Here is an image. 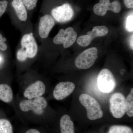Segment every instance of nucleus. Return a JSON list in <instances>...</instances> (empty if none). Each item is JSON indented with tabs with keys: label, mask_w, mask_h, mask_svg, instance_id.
<instances>
[{
	"label": "nucleus",
	"mask_w": 133,
	"mask_h": 133,
	"mask_svg": "<svg viewBox=\"0 0 133 133\" xmlns=\"http://www.w3.org/2000/svg\"><path fill=\"white\" fill-rule=\"evenodd\" d=\"M22 48L17 52V58L19 61L23 62L29 58L36 56L38 51V46L35 37L31 34L23 35L21 41Z\"/></svg>",
	"instance_id": "f257e3e1"
},
{
	"label": "nucleus",
	"mask_w": 133,
	"mask_h": 133,
	"mask_svg": "<svg viewBox=\"0 0 133 133\" xmlns=\"http://www.w3.org/2000/svg\"><path fill=\"white\" fill-rule=\"evenodd\" d=\"M79 99L86 109L89 119L94 121L102 118L103 111L99 103L95 98L88 94H83L80 95Z\"/></svg>",
	"instance_id": "f03ea898"
},
{
	"label": "nucleus",
	"mask_w": 133,
	"mask_h": 133,
	"mask_svg": "<svg viewBox=\"0 0 133 133\" xmlns=\"http://www.w3.org/2000/svg\"><path fill=\"white\" fill-rule=\"evenodd\" d=\"M19 108L23 112L32 111L37 115H42L44 109L48 105V102L43 97H40L22 101L19 103Z\"/></svg>",
	"instance_id": "7ed1b4c3"
},
{
	"label": "nucleus",
	"mask_w": 133,
	"mask_h": 133,
	"mask_svg": "<svg viewBox=\"0 0 133 133\" xmlns=\"http://www.w3.org/2000/svg\"><path fill=\"white\" fill-rule=\"evenodd\" d=\"M98 57L97 48H89L79 55L75 61V65L79 69H89L94 64Z\"/></svg>",
	"instance_id": "20e7f679"
},
{
	"label": "nucleus",
	"mask_w": 133,
	"mask_h": 133,
	"mask_svg": "<svg viewBox=\"0 0 133 133\" xmlns=\"http://www.w3.org/2000/svg\"><path fill=\"white\" fill-rule=\"evenodd\" d=\"M98 85L100 91L104 93L111 92L116 86V79L111 71L104 69L98 77Z\"/></svg>",
	"instance_id": "39448f33"
},
{
	"label": "nucleus",
	"mask_w": 133,
	"mask_h": 133,
	"mask_svg": "<svg viewBox=\"0 0 133 133\" xmlns=\"http://www.w3.org/2000/svg\"><path fill=\"white\" fill-rule=\"evenodd\" d=\"M110 111L115 118H122L126 112V99L120 92L113 94L110 99Z\"/></svg>",
	"instance_id": "423d86ee"
},
{
	"label": "nucleus",
	"mask_w": 133,
	"mask_h": 133,
	"mask_svg": "<svg viewBox=\"0 0 133 133\" xmlns=\"http://www.w3.org/2000/svg\"><path fill=\"white\" fill-rule=\"evenodd\" d=\"M77 35L74 29L71 27L65 30L61 29L53 39V42L56 44H63L65 49L71 46L75 42Z\"/></svg>",
	"instance_id": "0eeeda50"
},
{
	"label": "nucleus",
	"mask_w": 133,
	"mask_h": 133,
	"mask_svg": "<svg viewBox=\"0 0 133 133\" xmlns=\"http://www.w3.org/2000/svg\"><path fill=\"white\" fill-rule=\"evenodd\" d=\"M121 9V5L118 0L111 2L110 0H99V2L94 5L93 11L94 13L99 16H105L108 10L115 13H119Z\"/></svg>",
	"instance_id": "6e6552de"
},
{
	"label": "nucleus",
	"mask_w": 133,
	"mask_h": 133,
	"mask_svg": "<svg viewBox=\"0 0 133 133\" xmlns=\"http://www.w3.org/2000/svg\"><path fill=\"white\" fill-rule=\"evenodd\" d=\"M74 10L70 4L65 3L56 7L51 10V15L56 21L59 23L65 22L72 19Z\"/></svg>",
	"instance_id": "1a4fd4ad"
},
{
	"label": "nucleus",
	"mask_w": 133,
	"mask_h": 133,
	"mask_svg": "<svg viewBox=\"0 0 133 133\" xmlns=\"http://www.w3.org/2000/svg\"><path fill=\"white\" fill-rule=\"evenodd\" d=\"M75 89V84L72 82H60L55 87L53 96L57 100H62L72 93Z\"/></svg>",
	"instance_id": "9d476101"
},
{
	"label": "nucleus",
	"mask_w": 133,
	"mask_h": 133,
	"mask_svg": "<svg viewBox=\"0 0 133 133\" xmlns=\"http://www.w3.org/2000/svg\"><path fill=\"white\" fill-rule=\"evenodd\" d=\"M45 91V86L42 81L38 80L29 86L24 90L23 95L29 99L41 97Z\"/></svg>",
	"instance_id": "9b49d317"
},
{
	"label": "nucleus",
	"mask_w": 133,
	"mask_h": 133,
	"mask_svg": "<svg viewBox=\"0 0 133 133\" xmlns=\"http://www.w3.org/2000/svg\"><path fill=\"white\" fill-rule=\"evenodd\" d=\"M55 24V20L50 15H45L42 17L38 28V34L41 38H47Z\"/></svg>",
	"instance_id": "f8f14e48"
},
{
	"label": "nucleus",
	"mask_w": 133,
	"mask_h": 133,
	"mask_svg": "<svg viewBox=\"0 0 133 133\" xmlns=\"http://www.w3.org/2000/svg\"><path fill=\"white\" fill-rule=\"evenodd\" d=\"M59 128L61 133H75L74 123L67 115H63L60 118Z\"/></svg>",
	"instance_id": "ddd939ff"
},
{
	"label": "nucleus",
	"mask_w": 133,
	"mask_h": 133,
	"mask_svg": "<svg viewBox=\"0 0 133 133\" xmlns=\"http://www.w3.org/2000/svg\"><path fill=\"white\" fill-rule=\"evenodd\" d=\"M12 5L19 20L22 21H26L28 19V14L26 8L21 0H13Z\"/></svg>",
	"instance_id": "4468645a"
},
{
	"label": "nucleus",
	"mask_w": 133,
	"mask_h": 133,
	"mask_svg": "<svg viewBox=\"0 0 133 133\" xmlns=\"http://www.w3.org/2000/svg\"><path fill=\"white\" fill-rule=\"evenodd\" d=\"M14 98L13 91L10 86L6 84H0V100L10 103Z\"/></svg>",
	"instance_id": "2eb2a0df"
},
{
	"label": "nucleus",
	"mask_w": 133,
	"mask_h": 133,
	"mask_svg": "<svg viewBox=\"0 0 133 133\" xmlns=\"http://www.w3.org/2000/svg\"><path fill=\"white\" fill-rule=\"evenodd\" d=\"M108 32V29L105 26H96L93 28L92 31H88L87 35L90 36L93 40L98 37L104 36L106 35Z\"/></svg>",
	"instance_id": "dca6fc26"
},
{
	"label": "nucleus",
	"mask_w": 133,
	"mask_h": 133,
	"mask_svg": "<svg viewBox=\"0 0 133 133\" xmlns=\"http://www.w3.org/2000/svg\"><path fill=\"white\" fill-rule=\"evenodd\" d=\"M107 133H133L130 127L123 125H114L109 128Z\"/></svg>",
	"instance_id": "f3484780"
},
{
	"label": "nucleus",
	"mask_w": 133,
	"mask_h": 133,
	"mask_svg": "<svg viewBox=\"0 0 133 133\" xmlns=\"http://www.w3.org/2000/svg\"><path fill=\"white\" fill-rule=\"evenodd\" d=\"M0 133H14L13 126L8 120L0 119Z\"/></svg>",
	"instance_id": "a211bd4d"
},
{
	"label": "nucleus",
	"mask_w": 133,
	"mask_h": 133,
	"mask_svg": "<svg viewBox=\"0 0 133 133\" xmlns=\"http://www.w3.org/2000/svg\"><path fill=\"white\" fill-rule=\"evenodd\" d=\"M126 112L128 116H133V89H131V92L126 99Z\"/></svg>",
	"instance_id": "6ab92c4d"
},
{
	"label": "nucleus",
	"mask_w": 133,
	"mask_h": 133,
	"mask_svg": "<svg viewBox=\"0 0 133 133\" xmlns=\"http://www.w3.org/2000/svg\"><path fill=\"white\" fill-rule=\"evenodd\" d=\"M90 36L86 35L80 36L77 40L78 44L82 47L88 46L92 41Z\"/></svg>",
	"instance_id": "aec40b11"
},
{
	"label": "nucleus",
	"mask_w": 133,
	"mask_h": 133,
	"mask_svg": "<svg viewBox=\"0 0 133 133\" xmlns=\"http://www.w3.org/2000/svg\"><path fill=\"white\" fill-rule=\"evenodd\" d=\"M25 7L29 10H33L36 7L38 0H21Z\"/></svg>",
	"instance_id": "412c9836"
},
{
	"label": "nucleus",
	"mask_w": 133,
	"mask_h": 133,
	"mask_svg": "<svg viewBox=\"0 0 133 133\" xmlns=\"http://www.w3.org/2000/svg\"><path fill=\"white\" fill-rule=\"evenodd\" d=\"M133 14L127 17L126 22V30L129 32H132L133 31Z\"/></svg>",
	"instance_id": "4be33fe9"
},
{
	"label": "nucleus",
	"mask_w": 133,
	"mask_h": 133,
	"mask_svg": "<svg viewBox=\"0 0 133 133\" xmlns=\"http://www.w3.org/2000/svg\"><path fill=\"white\" fill-rule=\"evenodd\" d=\"M8 2L6 0L0 1V17L6 11L7 7Z\"/></svg>",
	"instance_id": "5701e85b"
},
{
	"label": "nucleus",
	"mask_w": 133,
	"mask_h": 133,
	"mask_svg": "<svg viewBox=\"0 0 133 133\" xmlns=\"http://www.w3.org/2000/svg\"><path fill=\"white\" fill-rule=\"evenodd\" d=\"M124 4L128 8H133V0H124Z\"/></svg>",
	"instance_id": "b1692460"
},
{
	"label": "nucleus",
	"mask_w": 133,
	"mask_h": 133,
	"mask_svg": "<svg viewBox=\"0 0 133 133\" xmlns=\"http://www.w3.org/2000/svg\"><path fill=\"white\" fill-rule=\"evenodd\" d=\"M8 46L7 44L5 43L4 41L1 42L0 43V50L2 51L6 50L7 49Z\"/></svg>",
	"instance_id": "393cba45"
},
{
	"label": "nucleus",
	"mask_w": 133,
	"mask_h": 133,
	"mask_svg": "<svg viewBox=\"0 0 133 133\" xmlns=\"http://www.w3.org/2000/svg\"><path fill=\"white\" fill-rule=\"evenodd\" d=\"M25 133H41L38 130L35 129H30L26 131Z\"/></svg>",
	"instance_id": "a878e982"
},
{
	"label": "nucleus",
	"mask_w": 133,
	"mask_h": 133,
	"mask_svg": "<svg viewBox=\"0 0 133 133\" xmlns=\"http://www.w3.org/2000/svg\"><path fill=\"white\" fill-rule=\"evenodd\" d=\"M6 41V38H5V37H3L2 35L0 33V43L1 42H2V41H4V42H5Z\"/></svg>",
	"instance_id": "bb28decb"
},
{
	"label": "nucleus",
	"mask_w": 133,
	"mask_h": 133,
	"mask_svg": "<svg viewBox=\"0 0 133 133\" xmlns=\"http://www.w3.org/2000/svg\"><path fill=\"white\" fill-rule=\"evenodd\" d=\"M133 35L131 36V39H130V46H131V49L133 50Z\"/></svg>",
	"instance_id": "cd10ccee"
},
{
	"label": "nucleus",
	"mask_w": 133,
	"mask_h": 133,
	"mask_svg": "<svg viewBox=\"0 0 133 133\" xmlns=\"http://www.w3.org/2000/svg\"><path fill=\"white\" fill-rule=\"evenodd\" d=\"M1 60H2L1 57H0V62H1Z\"/></svg>",
	"instance_id": "c85d7f7f"
}]
</instances>
